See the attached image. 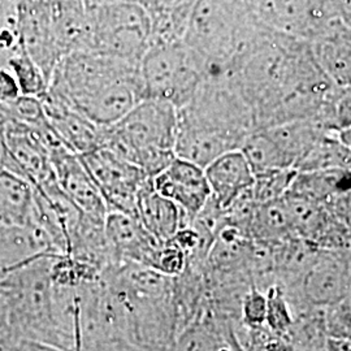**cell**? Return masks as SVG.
<instances>
[{
    "label": "cell",
    "mask_w": 351,
    "mask_h": 351,
    "mask_svg": "<svg viewBox=\"0 0 351 351\" xmlns=\"http://www.w3.org/2000/svg\"><path fill=\"white\" fill-rule=\"evenodd\" d=\"M56 255L46 252L0 271V282L8 298L12 341L27 339L69 351L55 315L51 268Z\"/></svg>",
    "instance_id": "cell-5"
},
{
    "label": "cell",
    "mask_w": 351,
    "mask_h": 351,
    "mask_svg": "<svg viewBox=\"0 0 351 351\" xmlns=\"http://www.w3.org/2000/svg\"><path fill=\"white\" fill-rule=\"evenodd\" d=\"M178 110L165 101L143 99L112 125L101 126L99 146L155 177L176 158Z\"/></svg>",
    "instance_id": "cell-4"
},
{
    "label": "cell",
    "mask_w": 351,
    "mask_h": 351,
    "mask_svg": "<svg viewBox=\"0 0 351 351\" xmlns=\"http://www.w3.org/2000/svg\"><path fill=\"white\" fill-rule=\"evenodd\" d=\"M188 267V258L173 239L162 242L155 254L151 268L168 277L180 276Z\"/></svg>",
    "instance_id": "cell-32"
},
{
    "label": "cell",
    "mask_w": 351,
    "mask_h": 351,
    "mask_svg": "<svg viewBox=\"0 0 351 351\" xmlns=\"http://www.w3.org/2000/svg\"><path fill=\"white\" fill-rule=\"evenodd\" d=\"M211 198L224 211L251 189L254 173L241 150L228 151L204 168Z\"/></svg>",
    "instance_id": "cell-16"
},
{
    "label": "cell",
    "mask_w": 351,
    "mask_h": 351,
    "mask_svg": "<svg viewBox=\"0 0 351 351\" xmlns=\"http://www.w3.org/2000/svg\"><path fill=\"white\" fill-rule=\"evenodd\" d=\"M40 101L52 130L69 150L82 155L99 146L101 126L88 120L72 103L50 88Z\"/></svg>",
    "instance_id": "cell-13"
},
{
    "label": "cell",
    "mask_w": 351,
    "mask_h": 351,
    "mask_svg": "<svg viewBox=\"0 0 351 351\" xmlns=\"http://www.w3.org/2000/svg\"><path fill=\"white\" fill-rule=\"evenodd\" d=\"M311 42L315 58L337 85L351 88V27L339 21Z\"/></svg>",
    "instance_id": "cell-19"
},
{
    "label": "cell",
    "mask_w": 351,
    "mask_h": 351,
    "mask_svg": "<svg viewBox=\"0 0 351 351\" xmlns=\"http://www.w3.org/2000/svg\"><path fill=\"white\" fill-rule=\"evenodd\" d=\"M264 26L252 0H197L184 42L201 60L204 77L226 75Z\"/></svg>",
    "instance_id": "cell-3"
},
{
    "label": "cell",
    "mask_w": 351,
    "mask_h": 351,
    "mask_svg": "<svg viewBox=\"0 0 351 351\" xmlns=\"http://www.w3.org/2000/svg\"><path fill=\"white\" fill-rule=\"evenodd\" d=\"M151 180L158 193L180 207L188 223L198 216L211 198L204 168L177 156Z\"/></svg>",
    "instance_id": "cell-12"
},
{
    "label": "cell",
    "mask_w": 351,
    "mask_h": 351,
    "mask_svg": "<svg viewBox=\"0 0 351 351\" xmlns=\"http://www.w3.org/2000/svg\"><path fill=\"white\" fill-rule=\"evenodd\" d=\"M51 163L59 186L80 211L106 220L108 207L80 156L72 151L63 150L51 156Z\"/></svg>",
    "instance_id": "cell-14"
},
{
    "label": "cell",
    "mask_w": 351,
    "mask_h": 351,
    "mask_svg": "<svg viewBox=\"0 0 351 351\" xmlns=\"http://www.w3.org/2000/svg\"><path fill=\"white\" fill-rule=\"evenodd\" d=\"M241 323L249 328H263L267 319V295L265 291L251 287L241 302Z\"/></svg>",
    "instance_id": "cell-33"
},
{
    "label": "cell",
    "mask_w": 351,
    "mask_h": 351,
    "mask_svg": "<svg viewBox=\"0 0 351 351\" xmlns=\"http://www.w3.org/2000/svg\"><path fill=\"white\" fill-rule=\"evenodd\" d=\"M336 211L339 213L341 219L348 226L351 234V190L346 194H342L333 199Z\"/></svg>",
    "instance_id": "cell-38"
},
{
    "label": "cell",
    "mask_w": 351,
    "mask_h": 351,
    "mask_svg": "<svg viewBox=\"0 0 351 351\" xmlns=\"http://www.w3.org/2000/svg\"><path fill=\"white\" fill-rule=\"evenodd\" d=\"M11 341H0V351H8Z\"/></svg>",
    "instance_id": "cell-42"
},
{
    "label": "cell",
    "mask_w": 351,
    "mask_h": 351,
    "mask_svg": "<svg viewBox=\"0 0 351 351\" xmlns=\"http://www.w3.org/2000/svg\"><path fill=\"white\" fill-rule=\"evenodd\" d=\"M46 252L55 254L49 239L37 226L0 224V271L25 263Z\"/></svg>",
    "instance_id": "cell-21"
},
{
    "label": "cell",
    "mask_w": 351,
    "mask_h": 351,
    "mask_svg": "<svg viewBox=\"0 0 351 351\" xmlns=\"http://www.w3.org/2000/svg\"><path fill=\"white\" fill-rule=\"evenodd\" d=\"M232 75L254 113L255 129L315 120L333 85L310 40L268 25L237 56Z\"/></svg>",
    "instance_id": "cell-1"
},
{
    "label": "cell",
    "mask_w": 351,
    "mask_h": 351,
    "mask_svg": "<svg viewBox=\"0 0 351 351\" xmlns=\"http://www.w3.org/2000/svg\"><path fill=\"white\" fill-rule=\"evenodd\" d=\"M328 336L351 339V298L326 310Z\"/></svg>",
    "instance_id": "cell-34"
},
{
    "label": "cell",
    "mask_w": 351,
    "mask_h": 351,
    "mask_svg": "<svg viewBox=\"0 0 351 351\" xmlns=\"http://www.w3.org/2000/svg\"><path fill=\"white\" fill-rule=\"evenodd\" d=\"M52 16L62 59L77 51L90 50L91 11L85 0H53Z\"/></svg>",
    "instance_id": "cell-18"
},
{
    "label": "cell",
    "mask_w": 351,
    "mask_h": 351,
    "mask_svg": "<svg viewBox=\"0 0 351 351\" xmlns=\"http://www.w3.org/2000/svg\"><path fill=\"white\" fill-rule=\"evenodd\" d=\"M0 341H12L7 293L0 282Z\"/></svg>",
    "instance_id": "cell-36"
},
{
    "label": "cell",
    "mask_w": 351,
    "mask_h": 351,
    "mask_svg": "<svg viewBox=\"0 0 351 351\" xmlns=\"http://www.w3.org/2000/svg\"><path fill=\"white\" fill-rule=\"evenodd\" d=\"M21 95L17 81L7 66L0 68V106L16 101Z\"/></svg>",
    "instance_id": "cell-35"
},
{
    "label": "cell",
    "mask_w": 351,
    "mask_h": 351,
    "mask_svg": "<svg viewBox=\"0 0 351 351\" xmlns=\"http://www.w3.org/2000/svg\"><path fill=\"white\" fill-rule=\"evenodd\" d=\"M326 349V351H351V339L328 336Z\"/></svg>",
    "instance_id": "cell-39"
},
{
    "label": "cell",
    "mask_w": 351,
    "mask_h": 351,
    "mask_svg": "<svg viewBox=\"0 0 351 351\" xmlns=\"http://www.w3.org/2000/svg\"><path fill=\"white\" fill-rule=\"evenodd\" d=\"M328 133L339 134L351 126V88L333 82L315 119Z\"/></svg>",
    "instance_id": "cell-27"
},
{
    "label": "cell",
    "mask_w": 351,
    "mask_h": 351,
    "mask_svg": "<svg viewBox=\"0 0 351 351\" xmlns=\"http://www.w3.org/2000/svg\"><path fill=\"white\" fill-rule=\"evenodd\" d=\"M78 156L99 189L108 213L120 211L136 216L139 189L150 177L137 165L103 147Z\"/></svg>",
    "instance_id": "cell-10"
},
{
    "label": "cell",
    "mask_w": 351,
    "mask_h": 351,
    "mask_svg": "<svg viewBox=\"0 0 351 351\" xmlns=\"http://www.w3.org/2000/svg\"><path fill=\"white\" fill-rule=\"evenodd\" d=\"M337 136H339V138L351 150V126L350 128H348V129H345L343 132L339 133Z\"/></svg>",
    "instance_id": "cell-40"
},
{
    "label": "cell",
    "mask_w": 351,
    "mask_h": 351,
    "mask_svg": "<svg viewBox=\"0 0 351 351\" xmlns=\"http://www.w3.org/2000/svg\"><path fill=\"white\" fill-rule=\"evenodd\" d=\"M8 351H65L46 345V343H40V342H34V341H27V339H14L10 342V349Z\"/></svg>",
    "instance_id": "cell-37"
},
{
    "label": "cell",
    "mask_w": 351,
    "mask_h": 351,
    "mask_svg": "<svg viewBox=\"0 0 351 351\" xmlns=\"http://www.w3.org/2000/svg\"><path fill=\"white\" fill-rule=\"evenodd\" d=\"M277 147L282 152L290 168L301 162L302 158L311 150L323 134L328 133L323 126L314 119L294 120L278 125L264 128Z\"/></svg>",
    "instance_id": "cell-22"
},
{
    "label": "cell",
    "mask_w": 351,
    "mask_h": 351,
    "mask_svg": "<svg viewBox=\"0 0 351 351\" xmlns=\"http://www.w3.org/2000/svg\"><path fill=\"white\" fill-rule=\"evenodd\" d=\"M284 291L294 317L311 310H326L348 300L351 293L348 251L319 249L298 285Z\"/></svg>",
    "instance_id": "cell-8"
},
{
    "label": "cell",
    "mask_w": 351,
    "mask_h": 351,
    "mask_svg": "<svg viewBox=\"0 0 351 351\" xmlns=\"http://www.w3.org/2000/svg\"><path fill=\"white\" fill-rule=\"evenodd\" d=\"M143 99L165 101L176 108L193 98L204 78L201 60L184 40L151 46L139 63Z\"/></svg>",
    "instance_id": "cell-6"
},
{
    "label": "cell",
    "mask_w": 351,
    "mask_h": 351,
    "mask_svg": "<svg viewBox=\"0 0 351 351\" xmlns=\"http://www.w3.org/2000/svg\"><path fill=\"white\" fill-rule=\"evenodd\" d=\"M90 50L141 63L150 49L149 17L138 0H119L90 5Z\"/></svg>",
    "instance_id": "cell-7"
},
{
    "label": "cell",
    "mask_w": 351,
    "mask_h": 351,
    "mask_svg": "<svg viewBox=\"0 0 351 351\" xmlns=\"http://www.w3.org/2000/svg\"><path fill=\"white\" fill-rule=\"evenodd\" d=\"M49 88L99 126L117 123L143 101L139 63L97 51H77L64 56Z\"/></svg>",
    "instance_id": "cell-2"
},
{
    "label": "cell",
    "mask_w": 351,
    "mask_h": 351,
    "mask_svg": "<svg viewBox=\"0 0 351 351\" xmlns=\"http://www.w3.org/2000/svg\"><path fill=\"white\" fill-rule=\"evenodd\" d=\"M265 25L313 40L342 21L335 0H252Z\"/></svg>",
    "instance_id": "cell-9"
},
{
    "label": "cell",
    "mask_w": 351,
    "mask_h": 351,
    "mask_svg": "<svg viewBox=\"0 0 351 351\" xmlns=\"http://www.w3.org/2000/svg\"><path fill=\"white\" fill-rule=\"evenodd\" d=\"M295 173L297 171L293 168H280L254 175L251 188L254 201L264 203L285 197Z\"/></svg>",
    "instance_id": "cell-29"
},
{
    "label": "cell",
    "mask_w": 351,
    "mask_h": 351,
    "mask_svg": "<svg viewBox=\"0 0 351 351\" xmlns=\"http://www.w3.org/2000/svg\"><path fill=\"white\" fill-rule=\"evenodd\" d=\"M249 233L254 241L267 245H276L295 237L284 197L275 201L256 203L251 216Z\"/></svg>",
    "instance_id": "cell-24"
},
{
    "label": "cell",
    "mask_w": 351,
    "mask_h": 351,
    "mask_svg": "<svg viewBox=\"0 0 351 351\" xmlns=\"http://www.w3.org/2000/svg\"><path fill=\"white\" fill-rule=\"evenodd\" d=\"M106 234L117 263L150 267L162 242L156 241L141 224L137 216L110 211L106 217Z\"/></svg>",
    "instance_id": "cell-15"
},
{
    "label": "cell",
    "mask_w": 351,
    "mask_h": 351,
    "mask_svg": "<svg viewBox=\"0 0 351 351\" xmlns=\"http://www.w3.org/2000/svg\"><path fill=\"white\" fill-rule=\"evenodd\" d=\"M149 17L151 46L184 40L197 0H138ZM150 46V47H151Z\"/></svg>",
    "instance_id": "cell-20"
},
{
    "label": "cell",
    "mask_w": 351,
    "mask_h": 351,
    "mask_svg": "<svg viewBox=\"0 0 351 351\" xmlns=\"http://www.w3.org/2000/svg\"><path fill=\"white\" fill-rule=\"evenodd\" d=\"M53 0H17L16 26L23 49L51 81L62 55L56 45Z\"/></svg>",
    "instance_id": "cell-11"
},
{
    "label": "cell",
    "mask_w": 351,
    "mask_h": 351,
    "mask_svg": "<svg viewBox=\"0 0 351 351\" xmlns=\"http://www.w3.org/2000/svg\"><path fill=\"white\" fill-rule=\"evenodd\" d=\"M239 150L250 164L254 175L272 169L290 168L275 141L264 129H254L250 132Z\"/></svg>",
    "instance_id": "cell-26"
},
{
    "label": "cell",
    "mask_w": 351,
    "mask_h": 351,
    "mask_svg": "<svg viewBox=\"0 0 351 351\" xmlns=\"http://www.w3.org/2000/svg\"><path fill=\"white\" fill-rule=\"evenodd\" d=\"M136 216L145 229L159 242L173 239L182 226L189 224L180 207L156 191L151 178H147L139 189Z\"/></svg>",
    "instance_id": "cell-17"
},
{
    "label": "cell",
    "mask_w": 351,
    "mask_h": 351,
    "mask_svg": "<svg viewBox=\"0 0 351 351\" xmlns=\"http://www.w3.org/2000/svg\"><path fill=\"white\" fill-rule=\"evenodd\" d=\"M34 188L10 171L0 172V224L32 226Z\"/></svg>",
    "instance_id": "cell-23"
},
{
    "label": "cell",
    "mask_w": 351,
    "mask_h": 351,
    "mask_svg": "<svg viewBox=\"0 0 351 351\" xmlns=\"http://www.w3.org/2000/svg\"><path fill=\"white\" fill-rule=\"evenodd\" d=\"M88 5H99L104 3H112V1H119V0H85Z\"/></svg>",
    "instance_id": "cell-41"
},
{
    "label": "cell",
    "mask_w": 351,
    "mask_h": 351,
    "mask_svg": "<svg viewBox=\"0 0 351 351\" xmlns=\"http://www.w3.org/2000/svg\"><path fill=\"white\" fill-rule=\"evenodd\" d=\"M267 295L265 328L277 336L285 337L294 323V314L288 297L280 284H272L264 290Z\"/></svg>",
    "instance_id": "cell-30"
},
{
    "label": "cell",
    "mask_w": 351,
    "mask_h": 351,
    "mask_svg": "<svg viewBox=\"0 0 351 351\" xmlns=\"http://www.w3.org/2000/svg\"><path fill=\"white\" fill-rule=\"evenodd\" d=\"M294 169L297 172L351 169V150L337 134L326 133L316 141Z\"/></svg>",
    "instance_id": "cell-25"
},
{
    "label": "cell",
    "mask_w": 351,
    "mask_h": 351,
    "mask_svg": "<svg viewBox=\"0 0 351 351\" xmlns=\"http://www.w3.org/2000/svg\"><path fill=\"white\" fill-rule=\"evenodd\" d=\"M17 0H0V68L23 49L16 26Z\"/></svg>",
    "instance_id": "cell-31"
},
{
    "label": "cell",
    "mask_w": 351,
    "mask_h": 351,
    "mask_svg": "<svg viewBox=\"0 0 351 351\" xmlns=\"http://www.w3.org/2000/svg\"><path fill=\"white\" fill-rule=\"evenodd\" d=\"M7 68L12 72L21 95L42 98L50 88L49 78L42 72L37 63L23 49L8 62Z\"/></svg>",
    "instance_id": "cell-28"
}]
</instances>
